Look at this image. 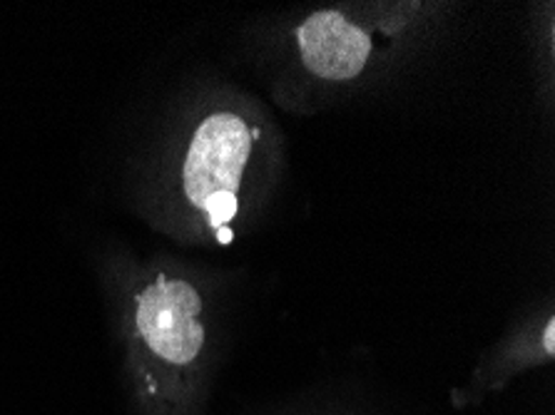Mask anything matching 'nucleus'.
<instances>
[{
    "mask_svg": "<svg viewBox=\"0 0 555 415\" xmlns=\"http://www.w3.org/2000/svg\"><path fill=\"white\" fill-rule=\"evenodd\" d=\"M130 374L142 415H202L212 336L197 286L157 274L134 294Z\"/></svg>",
    "mask_w": 555,
    "mask_h": 415,
    "instance_id": "obj_1",
    "label": "nucleus"
},
{
    "mask_svg": "<svg viewBox=\"0 0 555 415\" xmlns=\"http://www.w3.org/2000/svg\"><path fill=\"white\" fill-rule=\"evenodd\" d=\"M262 130L237 109H212L197 122L182 159L180 187L217 242L230 239L242 187L257 159Z\"/></svg>",
    "mask_w": 555,
    "mask_h": 415,
    "instance_id": "obj_2",
    "label": "nucleus"
},
{
    "mask_svg": "<svg viewBox=\"0 0 555 415\" xmlns=\"http://www.w3.org/2000/svg\"><path fill=\"white\" fill-rule=\"evenodd\" d=\"M399 23L364 18L347 8L309 13L294 30L301 67L317 80L351 82L366 70Z\"/></svg>",
    "mask_w": 555,
    "mask_h": 415,
    "instance_id": "obj_3",
    "label": "nucleus"
},
{
    "mask_svg": "<svg viewBox=\"0 0 555 415\" xmlns=\"http://www.w3.org/2000/svg\"><path fill=\"white\" fill-rule=\"evenodd\" d=\"M555 355V321L548 313L545 321L533 332H520L511 341L499 346L489 359L478 363L468 386L456 395V408H466L483 401L489 393L503 391L513 378L526 374L528 368H538L551 363Z\"/></svg>",
    "mask_w": 555,
    "mask_h": 415,
    "instance_id": "obj_4",
    "label": "nucleus"
},
{
    "mask_svg": "<svg viewBox=\"0 0 555 415\" xmlns=\"http://www.w3.org/2000/svg\"><path fill=\"white\" fill-rule=\"evenodd\" d=\"M282 415H354V413L341 411L339 405H309V408H294Z\"/></svg>",
    "mask_w": 555,
    "mask_h": 415,
    "instance_id": "obj_5",
    "label": "nucleus"
}]
</instances>
